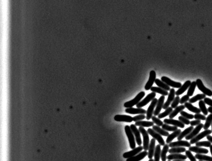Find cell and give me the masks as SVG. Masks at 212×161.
Masks as SVG:
<instances>
[{
    "label": "cell",
    "mask_w": 212,
    "mask_h": 161,
    "mask_svg": "<svg viewBox=\"0 0 212 161\" xmlns=\"http://www.w3.org/2000/svg\"><path fill=\"white\" fill-rule=\"evenodd\" d=\"M145 94H146L144 92H140L132 100L126 102L124 104V107L127 108H131L134 105L138 104L140 102L141 99L145 96Z\"/></svg>",
    "instance_id": "1"
},
{
    "label": "cell",
    "mask_w": 212,
    "mask_h": 161,
    "mask_svg": "<svg viewBox=\"0 0 212 161\" xmlns=\"http://www.w3.org/2000/svg\"><path fill=\"white\" fill-rule=\"evenodd\" d=\"M125 131L129 140L130 148L132 149H135L136 148L135 137L133 133L131 130L130 126L126 125L125 127Z\"/></svg>",
    "instance_id": "2"
},
{
    "label": "cell",
    "mask_w": 212,
    "mask_h": 161,
    "mask_svg": "<svg viewBox=\"0 0 212 161\" xmlns=\"http://www.w3.org/2000/svg\"><path fill=\"white\" fill-rule=\"evenodd\" d=\"M140 133L142 134L143 137V149L145 151L148 150L149 148V137L147 131L142 127H139V129Z\"/></svg>",
    "instance_id": "3"
},
{
    "label": "cell",
    "mask_w": 212,
    "mask_h": 161,
    "mask_svg": "<svg viewBox=\"0 0 212 161\" xmlns=\"http://www.w3.org/2000/svg\"><path fill=\"white\" fill-rule=\"evenodd\" d=\"M156 96V93L154 92H152L150 94H148L146 97L142 101H140L138 104L136 105L137 108H141L144 107L145 105H147L149 102L153 100L155 98Z\"/></svg>",
    "instance_id": "4"
},
{
    "label": "cell",
    "mask_w": 212,
    "mask_h": 161,
    "mask_svg": "<svg viewBox=\"0 0 212 161\" xmlns=\"http://www.w3.org/2000/svg\"><path fill=\"white\" fill-rule=\"evenodd\" d=\"M148 134L153 137V138L157 140L159 144L161 146H164L165 144V142L160 135L155 131L153 128H148L147 130Z\"/></svg>",
    "instance_id": "5"
},
{
    "label": "cell",
    "mask_w": 212,
    "mask_h": 161,
    "mask_svg": "<svg viewBox=\"0 0 212 161\" xmlns=\"http://www.w3.org/2000/svg\"><path fill=\"white\" fill-rule=\"evenodd\" d=\"M212 130L208 129L206 130L202 131L201 133L198 134L195 137L191 139L190 142V144H192L196 143L197 142H199L200 140L202 139V138L206 137L209 135H210L212 133Z\"/></svg>",
    "instance_id": "6"
},
{
    "label": "cell",
    "mask_w": 212,
    "mask_h": 161,
    "mask_svg": "<svg viewBox=\"0 0 212 161\" xmlns=\"http://www.w3.org/2000/svg\"><path fill=\"white\" fill-rule=\"evenodd\" d=\"M196 85H197V87L198 89L205 95L206 96H212V91L210 90L208 88H206L204 86L203 83L202 81L200 79H198L196 81Z\"/></svg>",
    "instance_id": "7"
},
{
    "label": "cell",
    "mask_w": 212,
    "mask_h": 161,
    "mask_svg": "<svg viewBox=\"0 0 212 161\" xmlns=\"http://www.w3.org/2000/svg\"><path fill=\"white\" fill-rule=\"evenodd\" d=\"M157 102H158V99L156 98H154L151 102L150 105H149L148 108L146 112V119L147 120H149L152 118L153 117V115L154 113V108L157 105Z\"/></svg>",
    "instance_id": "8"
},
{
    "label": "cell",
    "mask_w": 212,
    "mask_h": 161,
    "mask_svg": "<svg viewBox=\"0 0 212 161\" xmlns=\"http://www.w3.org/2000/svg\"><path fill=\"white\" fill-rule=\"evenodd\" d=\"M161 80L162 82L167 84L168 85L174 88H180L182 84L181 83L178 82H174V80H172L171 79L166 77L163 76L161 78Z\"/></svg>",
    "instance_id": "9"
},
{
    "label": "cell",
    "mask_w": 212,
    "mask_h": 161,
    "mask_svg": "<svg viewBox=\"0 0 212 161\" xmlns=\"http://www.w3.org/2000/svg\"><path fill=\"white\" fill-rule=\"evenodd\" d=\"M169 91L170 92L169 93L167 99L166 103L163 105V107H162L163 109H164V110H166L168 108L169 105L171 104L172 102L174 101L175 98V92H176L174 88H172Z\"/></svg>",
    "instance_id": "10"
},
{
    "label": "cell",
    "mask_w": 212,
    "mask_h": 161,
    "mask_svg": "<svg viewBox=\"0 0 212 161\" xmlns=\"http://www.w3.org/2000/svg\"><path fill=\"white\" fill-rule=\"evenodd\" d=\"M143 149V146H139L137 148L133 149L131 151L124 153L123 154V157L125 158H128L132 157L140 153Z\"/></svg>",
    "instance_id": "11"
},
{
    "label": "cell",
    "mask_w": 212,
    "mask_h": 161,
    "mask_svg": "<svg viewBox=\"0 0 212 161\" xmlns=\"http://www.w3.org/2000/svg\"><path fill=\"white\" fill-rule=\"evenodd\" d=\"M156 79V73L154 71H151L149 74V79L145 87L146 90H149L153 87L154 83L155 82Z\"/></svg>",
    "instance_id": "12"
},
{
    "label": "cell",
    "mask_w": 212,
    "mask_h": 161,
    "mask_svg": "<svg viewBox=\"0 0 212 161\" xmlns=\"http://www.w3.org/2000/svg\"><path fill=\"white\" fill-rule=\"evenodd\" d=\"M130 128H131L134 135L135 136V140H136L137 144L139 146H141V144H142V141H141V133L139 130L137 128L135 124H132L130 126Z\"/></svg>",
    "instance_id": "13"
},
{
    "label": "cell",
    "mask_w": 212,
    "mask_h": 161,
    "mask_svg": "<svg viewBox=\"0 0 212 161\" xmlns=\"http://www.w3.org/2000/svg\"><path fill=\"white\" fill-rule=\"evenodd\" d=\"M163 122L167 124H170L177 127H179L181 128H184L185 124L179 120H176L173 119H165L163 120Z\"/></svg>",
    "instance_id": "14"
},
{
    "label": "cell",
    "mask_w": 212,
    "mask_h": 161,
    "mask_svg": "<svg viewBox=\"0 0 212 161\" xmlns=\"http://www.w3.org/2000/svg\"><path fill=\"white\" fill-rule=\"evenodd\" d=\"M191 144L189 142L186 141L179 140L177 142H171L169 144V147L174 148V147H191Z\"/></svg>",
    "instance_id": "15"
},
{
    "label": "cell",
    "mask_w": 212,
    "mask_h": 161,
    "mask_svg": "<svg viewBox=\"0 0 212 161\" xmlns=\"http://www.w3.org/2000/svg\"><path fill=\"white\" fill-rule=\"evenodd\" d=\"M203 126H204L203 124L201 123L199 124V125H197L196 128H194V129L192 130V132L189 135H188L187 136L185 137L186 140H191V139H192L194 137H195L199 133L201 130L203 128Z\"/></svg>",
    "instance_id": "16"
},
{
    "label": "cell",
    "mask_w": 212,
    "mask_h": 161,
    "mask_svg": "<svg viewBox=\"0 0 212 161\" xmlns=\"http://www.w3.org/2000/svg\"><path fill=\"white\" fill-rule=\"evenodd\" d=\"M165 96H162L160 97L159 100H158L157 105H156V108L155 110L154 111V116H158L161 111L163 107V105H164V100H165Z\"/></svg>",
    "instance_id": "17"
},
{
    "label": "cell",
    "mask_w": 212,
    "mask_h": 161,
    "mask_svg": "<svg viewBox=\"0 0 212 161\" xmlns=\"http://www.w3.org/2000/svg\"><path fill=\"white\" fill-rule=\"evenodd\" d=\"M114 119L117 122H124L131 123L133 121V118L131 116L125 115H116L114 117Z\"/></svg>",
    "instance_id": "18"
},
{
    "label": "cell",
    "mask_w": 212,
    "mask_h": 161,
    "mask_svg": "<svg viewBox=\"0 0 212 161\" xmlns=\"http://www.w3.org/2000/svg\"><path fill=\"white\" fill-rule=\"evenodd\" d=\"M125 112L127 113L131 114H146L147 111L142 108H127L125 110Z\"/></svg>",
    "instance_id": "19"
},
{
    "label": "cell",
    "mask_w": 212,
    "mask_h": 161,
    "mask_svg": "<svg viewBox=\"0 0 212 161\" xmlns=\"http://www.w3.org/2000/svg\"><path fill=\"white\" fill-rule=\"evenodd\" d=\"M148 155V152H147L146 151H145L140 152L134 156L127 158L126 161H140L141 160L144 159Z\"/></svg>",
    "instance_id": "20"
},
{
    "label": "cell",
    "mask_w": 212,
    "mask_h": 161,
    "mask_svg": "<svg viewBox=\"0 0 212 161\" xmlns=\"http://www.w3.org/2000/svg\"><path fill=\"white\" fill-rule=\"evenodd\" d=\"M155 140L154 138L151 139V142L149 144V148H148V158L149 159H152L154 155L155 151Z\"/></svg>",
    "instance_id": "21"
},
{
    "label": "cell",
    "mask_w": 212,
    "mask_h": 161,
    "mask_svg": "<svg viewBox=\"0 0 212 161\" xmlns=\"http://www.w3.org/2000/svg\"><path fill=\"white\" fill-rule=\"evenodd\" d=\"M191 84V82L190 80L186 81L185 83L183 85H182V86L176 92L175 95H177V96L182 95L188 90V89L189 88V86H190Z\"/></svg>",
    "instance_id": "22"
},
{
    "label": "cell",
    "mask_w": 212,
    "mask_h": 161,
    "mask_svg": "<svg viewBox=\"0 0 212 161\" xmlns=\"http://www.w3.org/2000/svg\"><path fill=\"white\" fill-rule=\"evenodd\" d=\"M187 158V157L186 155L181 154H171L167 156V159L168 160H185Z\"/></svg>",
    "instance_id": "23"
},
{
    "label": "cell",
    "mask_w": 212,
    "mask_h": 161,
    "mask_svg": "<svg viewBox=\"0 0 212 161\" xmlns=\"http://www.w3.org/2000/svg\"><path fill=\"white\" fill-rule=\"evenodd\" d=\"M189 150L192 152L199 154H206L209 152L208 150L197 146H192L189 148Z\"/></svg>",
    "instance_id": "24"
},
{
    "label": "cell",
    "mask_w": 212,
    "mask_h": 161,
    "mask_svg": "<svg viewBox=\"0 0 212 161\" xmlns=\"http://www.w3.org/2000/svg\"><path fill=\"white\" fill-rule=\"evenodd\" d=\"M181 129H178L177 130L174 131L173 133L170 134L168 136L167 139H166V143L167 144H169L172 142L174 139H175L176 137H178L180 134L181 133Z\"/></svg>",
    "instance_id": "25"
},
{
    "label": "cell",
    "mask_w": 212,
    "mask_h": 161,
    "mask_svg": "<svg viewBox=\"0 0 212 161\" xmlns=\"http://www.w3.org/2000/svg\"><path fill=\"white\" fill-rule=\"evenodd\" d=\"M185 105H180V106H178V107L175 108V110H173V111L172 112L171 114H169V118H174L179 112L183 111V110H185Z\"/></svg>",
    "instance_id": "26"
},
{
    "label": "cell",
    "mask_w": 212,
    "mask_h": 161,
    "mask_svg": "<svg viewBox=\"0 0 212 161\" xmlns=\"http://www.w3.org/2000/svg\"><path fill=\"white\" fill-rule=\"evenodd\" d=\"M193 129L194 128L193 126H190L187 128L185 129L184 131L181 132L179 135L178 136V141L182 140L184 137H185L188 135H189Z\"/></svg>",
    "instance_id": "27"
},
{
    "label": "cell",
    "mask_w": 212,
    "mask_h": 161,
    "mask_svg": "<svg viewBox=\"0 0 212 161\" xmlns=\"http://www.w3.org/2000/svg\"><path fill=\"white\" fill-rule=\"evenodd\" d=\"M184 105H185V108H186L188 110H189L190 111L192 112H194V113H200L201 112L200 109L194 106L191 103L187 102V103H185Z\"/></svg>",
    "instance_id": "28"
},
{
    "label": "cell",
    "mask_w": 212,
    "mask_h": 161,
    "mask_svg": "<svg viewBox=\"0 0 212 161\" xmlns=\"http://www.w3.org/2000/svg\"><path fill=\"white\" fill-rule=\"evenodd\" d=\"M155 83L158 87H160V88H162V89H163L165 90L168 91L171 90L170 86H169L167 84L162 82V80H160L159 79H156Z\"/></svg>",
    "instance_id": "29"
},
{
    "label": "cell",
    "mask_w": 212,
    "mask_h": 161,
    "mask_svg": "<svg viewBox=\"0 0 212 161\" xmlns=\"http://www.w3.org/2000/svg\"><path fill=\"white\" fill-rule=\"evenodd\" d=\"M135 125L136 126H139V127H153L154 125V123L153 122L147 121H139L136 122Z\"/></svg>",
    "instance_id": "30"
},
{
    "label": "cell",
    "mask_w": 212,
    "mask_h": 161,
    "mask_svg": "<svg viewBox=\"0 0 212 161\" xmlns=\"http://www.w3.org/2000/svg\"><path fill=\"white\" fill-rule=\"evenodd\" d=\"M150 90L153 92L159 93L162 96H168L169 93L167 91L159 87H152Z\"/></svg>",
    "instance_id": "31"
},
{
    "label": "cell",
    "mask_w": 212,
    "mask_h": 161,
    "mask_svg": "<svg viewBox=\"0 0 212 161\" xmlns=\"http://www.w3.org/2000/svg\"><path fill=\"white\" fill-rule=\"evenodd\" d=\"M153 129L155 131H156L157 133H159L161 136H163L164 137H168V136L169 135V133L168 132V131L164 130L163 129L161 128H160V127L157 126V125L153 126Z\"/></svg>",
    "instance_id": "32"
},
{
    "label": "cell",
    "mask_w": 212,
    "mask_h": 161,
    "mask_svg": "<svg viewBox=\"0 0 212 161\" xmlns=\"http://www.w3.org/2000/svg\"><path fill=\"white\" fill-rule=\"evenodd\" d=\"M186 151V149L184 147H174L169 150L168 152L170 154H180Z\"/></svg>",
    "instance_id": "33"
},
{
    "label": "cell",
    "mask_w": 212,
    "mask_h": 161,
    "mask_svg": "<svg viewBox=\"0 0 212 161\" xmlns=\"http://www.w3.org/2000/svg\"><path fill=\"white\" fill-rule=\"evenodd\" d=\"M169 146L168 144H166L163 146V149L161 153V158L162 161H166L167 159V154L169 151Z\"/></svg>",
    "instance_id": "34"
},
{
    "label": "cell",
    "mask_w": 212,
    "mask_h": 161,
    "mask_svg": "<svg viewBox=\"0 0 212 161\" xmlns=\"http://www.w3.org/2000/svg\"><path fill=\"white\" fill-rule=\"evenodd\" d=\"M206 97V95L204 94H199L196 95L195 96L193 97L192 98L189 99V103H193L198 101L204 99Z\"/></svg>",
    "instance_id": "35"
},
{
    "label": "cell",
    "mask_w": 212,
    "mask_h": 161,
    "mask_svg": "<svg viewBox=\"0 0 212 161\" xmlns=\"http://www.w3.org/2000/svg\"><path fill=\"white\" fill-rule=\"evenodd\" d=\"M161 145L160 144L156 145L155 147V151L154 155V161H160V158H161Z\"/></svg>",
    "instance_id": "36"
},
{
    "label": "cell",
    "mask_w": 212,
    "mask_h": 161,
    "mask_svg": "<svg viewBox=\"0 0 212 161\" xmlns=\"http://www.w3.org/2000/svg\"><path fill=\"white\" fill-rule=\"evenodd\" d=\"M205 104L206 103L203 100H200L199 101V105L200 108V110L203 113V114L205 116H206V115H207L208 114V109H207L206 107Z\"/></svg>",
    "instance_id": "37"
},
{
    "label": "cell",
    "mask_w": 212,
    "mask_h": 161,
    "mask_svg": "<svg viewBox=\"0 0 212 161\" xmlns=\"http://www.w3.org/2000/svg\"><path fill=\"white\" fill-rule=\"evenodd\" d=\"M196 86H197V85H196V82L193 81L191 83V84L190 85V86L188 88V96H189V97L192 96H193Z\"/></svg>",
    "instance_id": "38"
},
{
    "label": "cell",
    "mask_w": 212,
    "mask_h": 161,
    "mask_svg": "<svg viewBox=\"0 0 212 161\" xmlns=\"http://www.w3.org/2000/svg\"><path fill=\"white\" fill-rule=\"evenodd\" d=\"M195 157V158L201 160V161H212V157L202 155V154H196Z\"/></svg>",
    "instance_id": "39"
},
{
    "label": "cell",
    "mask_w": 212,
    "mask_h": 161,
    "mask_svg": "<svg viewBox=\"0 0 212 161\" xmlns=\"http://www.w3.org/2000/svg\"><path fill=\"white\" fill-rule=\"evenodd\" d=\"M212 123V114H209L206 119V123L203 126V129L205 130H208L211 126Z\"/></svg>",
    "instance_id": "40"
},
{
    "label": "cell",
    "mask_w": 212,
    "mask_h": 161,
    "mask_svg": "<svg viewBox=\"0 0 212 161\" xmlns=\"http://www.w3.org/2000/svg\"><path fill=\"white\" fill-rule=\"evenodd\" d=\"M172 111L173 108L171 107H169L167 109H166V110L164 112L159 114V115L158 116V118L160 119L163 118L169 115Z\"/></svg>",
    "instance_id": "41"
},
{
    "label": "cell",
    "mask_w": 212,
    "mask_h": 161,
    "mask_svg": "<svg viewBox=\"0 0 212 161\" xmlns=\"http://www.w3.org/2000/svg\"><path fill=\"white\" fill-rule=\"evenodd\" d=\"M162 128L163 130L167 131H173V132H174V131H175V130L178 129V127H176V126H169V124H163L162 126Z\"/></svg>",
    "instance_id": "42"
},
{
    "label": "cell",
    "mask_w": 212,
    "mask_h": 161,
    "mask_svg": "<svg viewBox=\"0 0 212 161\" xmlns=\"http://www.w3.org/2000/svg\"><path fill=\"white\" fill-rule=\"evenodd\" d=\"M195 145H196V146L199 147H210L211 145V143L209 141L198 142L195 143Z\"/></svg>",
    "instance_id": "43"
},
{
    "label": "cell",
    "mask_w": 212,
    "mask_h": 161,
    "mask_svg": "<svg viewBox=\"0 0 212 161\" xmlns=\"http://www.w3.org/2000/svg\"><path fill=\"white\" fill-rule=\"evenodd\" d=\"M180 101V98L179 96H177L174 98V100L172 102V103L171 104V107L173 109H175L176 107H178V105L179 104Z\"/></svg>",
    "instance_id": "44"
},
{
    "label": "cell",
    "mask_w": 212,
    "mask_h": 161,
    "mask_svg": "<svg viewBox=\"0 0 212 161\" xmlns=\"http://www.w3.org/2000/svg\"><path fill=\"white\" fill-rule=\"evenodd\" d=\"M151 119H152V120H153V122L157 126L160 127V126H162L163 125V122H162V120H161L160 119L156 117L155 116H153Z\"/></svg>",
    "instance_id": "45"
},
{
    "label": "cell",
    "mask_w": 212,
    "mask_h": 161,
    "mask_svg": "<svg viewBox=\"0 0 212 161\" xmlns=\"http://www.w3.org/2000/svg\"><path fill=\"white\" fill-rule=\"evenodd\" d=\"M180 113L181 116H183V117L188 119H192L194 118V115L192 114H189V113H188V112H186L184 111H182Z\"/></svg>",
    "instance_id": "46"
},
{
    "label": "cell",
    "mask_w": 212,
    "mask_h": 161,
    "mask_svg": "<svg viewBox=\"0 0 212 161\" xmlns=\"http://www.w3.org/2000/svg\"><path fill=\"white\" fill-rule=\"evenodd\" d=\"M146 117L145 114H140V115H138V116L133 117V118L134 121L136 122L141 121V120L146 119Z\"/></svg>",
    "instance_id": "47"
},
{
    "label": "cell",
    "mask_w": 212,
    "mask_h": 161,
    "mask_svg": "<svg viewBox=\"0 0 212 161\" xmlns=\"http://www.w3.org/2000/svg\"><path fill=\"white\" fill-rule=\"evenodd\" d=\"M185 154L187 158L190 159V161H197L195 156L193 155L192 154L191 151L189 150H187L185 151Z\"/></svg>",
    "instance_id": "48"
},
{
    "label": "cell",
    "mask_w": 212,
    "mask_h": 161,
    "mask_svg": "<svg viewBox=\"0 0 212 161\" xmlns=\"http://www.w3.org/2000/svg\"><path fill=\"white\" fill-rule=\"evenodd\" d=\"M178 119L179 121L183 123L184 124H186V125H188L190 124V122L191 121H190V120L184 117L183 116H181L179 117Z\"/></svg>",
    "instance_id": "49"
},
{
    "label": "cell",
    "mask_w": 212,
    "mask_h": 161,
    "mask_svg": "<svg viewBox=\"0 0 212 161\" xmlns=\"http://www.w3.org/2000/svg\"><path fill=\"white\" fill-rule=\"evenodd\" d=\"M194 118L198 120H205L206 119V116L204 115H202L200 113H196L194 115Z\"/></svg>",
    "instance_id": "50"
},
{
    "label": "cell",
    "mask_w": 212,
    "mask_h": 161,
    "mask_svg": "<svg viewBox=\"0 0 212 161\" xmlns=\"http://www.w3.org/2000/svg\"><path fill=\"white\" fill-rule=\"evenodd\" d=\"M189 96H188L187 95H185L182 97L180 99V103L181 104H183L185 103H187L188 101H189Z\"/></svg>",
    "instance_id": "51"
},
{
    "label": "cell",
    "mask_w": 212,
    "mask_h": 161,
    "mask_svg": "<svg viewBox=\"0 0 212 161\" xmlns=\"http://www.w3.org/2000/svg\"><path fill=\"white\" fill-rule=\"evenodd\" d=\"M201 121L200 120H198V119H196L195 120H192V121L190 122V124H191V126H197V125H199L200 124Z\"/></svg>",
    "instance_id": "52"
},
{
    "label": "cell",
    "mask_w": 212,
    "mask_h": 161,
    "mask_svg": "<svg viewBox=\"0 0 212 161\" xmlns=\"http://www.w3.org/2000/svg\"><path fill=\"white\" fill-rule=\"evenodd\" d=\"M204 101L205 103L212 107V99H210L209 98L206 97L204 99Z\"/></svg>",
    "instance_id": "53"
},
{
    "label": "cell",
    "mask_w": 212,
    "mask_h": 161,
    "mask_svg": "<svg viewBox=\"0 0 212 161\" xmlns=\"http://www.w3.org/2000/svg\"><path fill=\"white\" fill-rule=\"evenodd\" d=\"M206 138L208 141H209L211 143H212V136L209 135L207 136Z\"/></svg>",
    "instance_id": "54"
},
{
    "label": "cell",
    "mask_w": 212,
    "mask_h": 161,
    "mask_svg": "<svg viewBox=\"0 0 212 161\" xmlns=\"http://www.w3.org/2000/svg\"><path fill=\"white\" fill-rule=\"evenodd\" d=\"M208 110L209 112L211 113V114H212V107L210 106V107H209Z\"/></svg>",
    "instance_id": "55"
},
{
    "label": "cell",
    "mask_w": 212,
    "mask_h": 161,
    "mask_svg": "<svg viewBox=\"0 0 212 161\" xmlns=\"http://www.w3.org/2000/svg\"><path fill=\"white\" fill-rule=\"evenodd\" d=\"M210 152H211V155H212V145H211V146H210Z\"/></svg>",
    "instance_id": "56"
},
{
    "label": "cell",
    "mask_w": 212,
    "mask_h": 161,
    "mask_svg": "<svg viewBox=\"0 0 212 161\" xmlns=\"http://www.w3.org/2000/svg\"><path fill=\"white\" fill-rule=\"evenodd\" d=\"M173 161H185V160H173Z\"/></svg>",
    "instance_id": "57"
},
{
    "label": "cell",
    "mask_w": 212,
    "mask_h": 161,
    "mask_svg": "<svg viewBox=\"0 0 212 161\" xmlns=\"http://www.w3.org/2000/svg\"><path fill=\"white\" fill-rule=\"evenodd\" d=\"M154 161V160H153V159L152 158V159H149V161Z\"/></svg>",
    "instance_id": "58"
},
{
    "label": "cell",
    "mask_w": 212,
    "mask_h": 161,
    "mask_svg": "<svg viewBox=\"0 0 212 161\" xmlns=\"http://www.w3.org/2000/svg\"><path fill=\"white\" fill-rule=\"evenodd\" d=\"M211 126H212V130H212V124H211Z\"/></svg>",
    "instance_id": "59"
},
{
    "label": "cell",
    "mask_w": 212,
    "mask_h": 161,
    "mask_svg": "<svg viewBox=\"0 0 212 161\" xmlns=\"http://www.w3.org/2000/svg\"><path fill=\"white\" fill-rule=\"evenodd\" d=\"M168 161H171V160H168Z\"/></svg>",
    "instance_id": "60"
},
{
    "label": "cell",
    "mask_w": 212,
    "mask_h": 161,
    "mask_svg": "<svg viewBox=\"0 0 212 161\" xmlns=\"http://www.w3.org/2000/svg\"><path fill=\"white\" fill-rule=\"evenodd\" d=\"M199 161H201V160H199Z\"/></svg>",
    "instance_id": "61"
}]
</instances>
